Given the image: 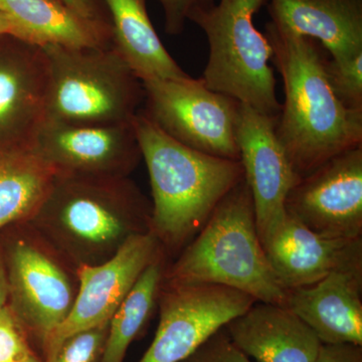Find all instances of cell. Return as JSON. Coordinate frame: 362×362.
<instances>
[{
  "label": "cell",
  "instance_id": "cell-1",
  "mask_svg": "<svg viewBox=\"0 0 362 362\" xmlns=\"http://www.w3.org/2000/svg\"><path fill=\"white\" fill-rule=\"evenodd\" d=\"M265 35L284 86L276 134L302 178L333 157L362 146V112L345 108L333 94L318 42L272 21Z\"/></svg>",
  "mask_w": 362,
  "mask_h": 362
},
{
  "label": "cell",
  "instance_id": "cell-2",
  "mask_svg": "<svg viewBox=\"0 0 362 362\" xmlns=\"http://www.w3.org/2000/svg\"><path fill=\"white\" fill-rule=\"evenodd\" d=\"M152 204L128 177L56 175L26 223L76 268L115 256L135 235L151 232Z\"/></svg>",
  "mask_w": 362,
  "mask_h": 362
},
{
  "label": "cell",
  "instance_id": "cell-3",
  "mask_svg": "<svg viewBox=\"0 0 362 362\" xmlns=\"http://www.w3.org/2000/svg\"><path fill=\"white\" fill-rule=\"evenodd\" d=\"M151 185V233L166 256L187 246L245 173L240 160L221 158L169 137L141 110L132 120Z\"/></svg>",
  "mask_w": 362,
  "mask_h": 362
},
{
  "label": "cell",
  "instance_id": "cell-4",
  "mask_svg": "<svg viewBox=\"0 0 362 362\" xmlns=\"http://www.w3.org/2000/svg\"><path fill=\"white\" fill-rule=\"evenodd\" d=\"M163 281L226 286L256 301L285 306L288 291L267 258L245 177L221 199L178 258L166 266Z\"/></svg>",
  "mask_w": 362,
  "mask_h": 362
},
{
  "label": "cell",
  "instance_id": "cell-5",
  "mask_svg": "<svg viewBox=\"0 0 362 362\" xmlns=\"http://www.w3.org/2000/svg\"><path fill=\"white\" fill-rule=\"evenodd\" d=\"M49 68L47 119L71 125L132 122L144 88L112 47H42Z\"/></svg>",
  "mask_w": 362,
  "mask_h": 362
},
{
  "label": "cell",
  "instance_id": "cell-6",
  "mask_svg": "<svg viewBox=\"0 0 362 362\" xmlns=\"http://www.w3.org/2000/svg\"><path fill=\"white\" fill-rule=\"evenodd\" d=\"M267 0H218L195 9L188 21L206 35L209 54L202 80L209 90L271 117L281 111L270 64L273 49L254 18Z\"/></svg>",
  "mask_w": 362,
  "mask_h": 362
},
{
  "label": "cell",
  "instance_id": "cell-7",
  "mask_svg": "<svg viewBox=\"0 0 362 362\" xmlns=\"http://www.w3.org/2000/svg\"><path fill=\"white\" fill-rule=\"evenodd\" d=\"M1 247L8 305L42 352L73 308L78 268L28 223H16Z\"/></svg>",
  "mask_w": 362,
  "mask_h": 362
},
{
  "label": "cell",
  "instance_id": "cell-8",
  "mask_svg": "<svg viewBox=\"0 0 362 362\" xmlns=\"http://www.w3.org/2000/svg\"><path fill=\"white\" fill-rule=\"evenodd\" d=\"M142 83L141 112L159 129L197 151L240 160L237 100L209 90L202 78Z\"/></svg>",
  "mask_w": 362,
  "mask_h": 362
},
{
  "label": "cell",
  "instance_id": "cell-9",
  "mask_svg": "<svg viewBox=\"0 0 362 362\" xmlns=\"http://www.w3.org/2000/svg\"><path fill=\"white\" fill-rule=\"evenodd\" d=\"M239 290L209 283L162 281L159 324L138 362H183L218 331L256 303Z\"/></svg>",
  "mask_w": 362,
  "mask_h": 362
},
{
  "label": "cell",
  "instance_id": "cell-10",
  "mask_svg": "<svg viewBox=\"0 0 362 362\" xmlns=\"http://www.w3.org/2000/svg\"><path fill=\"white\" fill-rule=\"evenodd\" d=\"M285 209L323 237L362 239V146L300 178L286 197Z\"/></svg>",
  "mask_w": 362,
  "mask_h": 362
},
{
  "label": "cell",
  "instance_id": "cell-11",
  "mask_svg": "<svg viewBox=\"0 0 362 362\" xmlns=\"http://www.w3.org/2000/svg\"><path fill=\"white\" fill-rule=\"evenodd\" d=\"M33 150L56 175L128 177L142 159L132 122L71 125L45 120Z\"/></svg>",
  "mask_w": 362,
  "mask_h": 362
},
{
  "label": "cell",
  "instance_id": "cell-12",
  "mask_svg": "<svg viewBox=\"0 0 362 362\" xmlns=\"http://www.w3.org/2000/svg\"><path fill=\"white\" fill-rule=\"evenodd\" d=\"M161 254L163 247L150 232L131 238L108 261L78 268L75 303L47 342L44 361L74 333L110 321L143 271Z\"/></svg>",
  "mask_w": 362,
  "mask_h": 362
},
{
  "label": "cell",
  "instance_id": "cell-13",
  "mask_svg": "<svg viewBox=\"0 0 362 362\" xmlns=\"http://www.w3.org/2000/svg\"><path fill=\"white\" fill-rule=\"evenodd\" d=\"M276 122L277 117L240 103L235 142L254 201L262 244L284 221L286 197L300 180L279 141Z\"/></svg>",
  "mask_w": 362,
  "mask_h": 362
},
{
  "label": "cell",
  "instance_id": "cell-14",
  "mask_svg": "<svg viewBox=\"0 0 362 362\" xmlns=\"http://www.w3.org/2000/svg\"><path fill=\"white\" fill-rule=\"evenodd\" d=\"M49 68L44 49L0 37V151L33 150L47 119Z\"/></svg>",
  "mask_w": 362,
  "mask_h": 362
},
{
  "label": "cell",
  "instance_id": "cell-15",
  "mask_svg": "<svg viewBox=\"0 0 362 362\" xmlns=\"http://www.w3.org/2000/svg\"><path fill=\"white\" fill-rule=\"evenodd\" d=\"M262 245L274 273L287 291L315 284L337 269L362 262V239L323 237L287 213Z\"/></svg>",
  "mask_w": 362,
  "mask_h": 362
},
{
  "label": "cell",
  "instance_id": "cell-16",
  "mask_svg": "<svg viewBox=\"0 0 362 362\" xmlns=\"http://www.w3.org/2000/svg\"><path fill=\"white\" fill-rule=\"evenodd\" d=\"M285 306L322 344L362 346V262L337 269L315 284L289 290Z\"/></svg>",
  "mask_w": 362,
  "mask_h": 362
},
{
  "label": "cell",
  "instance_id": "cell-17",
  "mask_svg": "<svg viewBox=\"0 0 362 362\" xmlns=\"http://www.w3.org/2000/svg\"><path fill=\"white\" fill-rule=\"evenodd\" d=\"M223 329L258 362H316L322 346L311 328L282 305L256 302Z\"/></svg>",
  "mask_w": 362,
  "mask_h": 362
},
{
  "label": "cell",
  "instance_id": "cell-18",
  "mask_svg": "<svg viewBox=\"0 0 362 362\" xmlns=\"http://www.w3.org/2000/svg\"><path fill=\"white\" fill-rule=\"evenodd\" d=\"M271 21L320 42L331 59L362 54V0H267Z\"/></svg>",
  "mask_w": 362,
  "mask_h": 362
},
{
  "label": "cell",
  "instance_id": "cell-19",
  "mask_svg": "<svg viewBox=\"0 0 362 362\" xmlns=\"http://www.w3.org/2000/svg\"><path fill=\"white\" fill-rule=\"evenodd\" d=\"M13 37L45 47H111L112 28L89 20L59 0H0Z\"/></svg>",
  "mask_w": 362,
  "mask_h": 362
},
{
  "label": "cell",
  "instance_id": "cell-20",
  "mask_svg": "<svg viewBox=\"0 0 362 362\" xmlns=\"http://www.w3.org/2000/svg\"><path fill=\"white\" fill-rule=\"evenodd\" d=\"M110 16L112 49L142 82L190 77L157 35L146 0H103Z\"/></svg>",
  "mask_w": 362,
  "mask_h": 362
},
{
  "label": "cell",
  "instance_id": "cell-21",
  "mask_svg": "<svg viewBox=\"0 0 362 362\" xmlns=\"http://www.w3.org/2000/svg\"><path fill=\"white\" fill-rule=\"evenodd\" d=\"M54 175L33 150L0 151V230L33 218Z\"/></svg>",
  "mask_w": 362,
  "mask_h": 362
},
{
  "label": "cell",
  "instance_id": "cell-22",
  "mask_svg": "<svg viewBox=\"0 0 362 362\" xmlns=\"http://www.w3.org/2000/svg\"><path fill=\"white\" fill-rule=\"evenodd\" d=\"M166 258V254H161L143 271L112 316L101 362H124L131 343L144 329L158 301Z\"/></svg>",
  "mask_w": 362,
  "mask_h": 362
},
{
  "label": "cell",
  "instance_id": "cell-23",
  "mask_svg": "<svg viewBox=\"0 0 362 362\" xmlns=\"http://www.w3.org/2000/svg\"><path fill=\"white\" fill-rule=\"evenodd\" d=\"M323 66L338 101L349 110L362 112V54L346 61L325 57Z\"/></svg>",
  "mask_w": 362,
  "mask_h": 362
},
{
  "label": "cell",
  "instance_id": "cell-24",
  "mask_svg": "<svg viewBox=\"0 0 362 362\" xmlns=\"http://www.w3.org/2000/svg\"><path fill=\"white\" fill-rule=\"evenodd\" d=\"M109 322L74 333L64 340L52 356L42 362H101Z\"/></svg>",
  "mask_w": 362,
  "mask_h": 362
},
{
  "label": "cell",
  "instance_id": "cell-25",
  "mask_svg": "<svg viewBox=\"0 0 362 362\" xmlns=\"http://www.w3.org/2000/svg\"><path fill=\"white\" fill-rule=\"evenodd\" d=\"M37 356L28 337L8 305L0 310V362H16Z\"/></svg>",
  "mask_w": 362,
  "mask_h": 362
},
{
  "label": "cell",
  "instance_id": "cell-26",
  "mask_svg": "<svg viewBox=\"0 0 362 362\" xmlns=\"http://www.w3.org/2000/svg\"><path fill=\"white\" fill-rule=\"evenodd\" d=\"M183 362H252L221 329Z\"/></svg>",
  "mask_w": 362,
  "mask_h": 362
},
{
  "label": "cell",
  "instance_id": "cell-27",
  "mask_svg": "<svg viewBox=\"0 0 362 362\" xmlns=\"http://www.w3.org/2000/svg\"><path fill=\"white\" fill-rule=\"evenodd\" d=\"M163 11L164 30L170 35H178L185 30L188 16L201 7L214 4L216 0H157Z\"/></svg>",
  "mask_w": 362,
  "mask_h": 362
},
{
  "label": "cell",
  "instance_id": "cell-28",
  "mask_svg": "<svg viewBox=\"0 0 362 362\" xmlns=\"http://www.w3.org/2000/svg\"><path fill=\"white\" fill-rule=\"evenodd\" d=\"M316 362H362V346L354 344H322Z\"/></svg>",
  "mask_w": 362,
  "mask_h": 362
},
{
  "label": "cell",
  "instance_id": "cell-29",
  "mask_svg": "<svg viewBox=\"0 0 362 362\" xmlns=\"http://www.w3.org/2000/svg\"><path fill=\"white\" fill-rule=\"evenodd\" d=\"M89 20L111 25L110 16L103 0H59Z\"/></svg>",
  "mask_w": 362,
  "mask_h": 362
},
{
  "label": "cell",
  "instance_id": "cell-30",
  "mask_svg": "<svg viewBox=\"0 0 362 362\" xmlns=\"http://www.w3.org/2000/svg\"><path fill=\"white\" fill-rule=\"evenodd\" d=\"M7 300H8V287H7L6 267H4V258L0 251V310L6 306Z\"/></svg>",
  "mask_w": 362,
  "mask_h": 362
},
{
  "label": "cell",
  "instance_id": "cell-31",
  "mask_svg": "<svg viewBox=\"0 0 362 362\" xmlns=\"http://www.w3.org/2000/svg\"><path fill=\"white\" fill-rule=\"evenodd\" d=\"M1 35H13V28L4 14L0 11V37Z\"/></svg>",
  "mask_w": 362,
  "mask_h": 362
},
{
  "label": "cell",
  "instance_id": "cell-32",
  "mask_svg": "<svg viewBox=\"0 0 362 362\" xmlns=\"http://www.w3.org/2000/svg\"><path fill=\"white\" fill-rule=\"evenodd\" d=\"M16 362H42V361H40L37 356H33L30 357V358L23 359V361H18Z\"/></svg>",
  "mask_w": 362,
  "mask_h": 362
}]
</instances>
